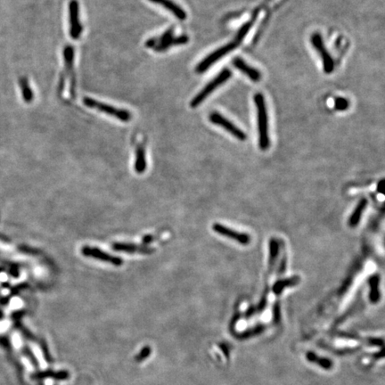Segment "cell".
I'll return each instance as SVG.
<instances>
[{"instance_id":"obj_20","label":"cell","mask_w":385,"mask_h":385,"mask_svg":"<svg viewBox=\"0 0 385 385\" xmlns=\"http://www.w3.org/2000/svg\"><path fill=\"white\" fill-rule=\"evenodd\" d=\"M378 284H379V278L377 277H374L371 279L370 281V284H371V293H370V301L373 303H377L379 301V291H378Z\"/></svg>"},{"instance_id":"obj_28","label":"cell","mask_w":385,"mask_h":385,"mask_svg":"<svg viewBox=\"0 0 385 385\" xmlns=\"http://www.w3.org/2000/svg\"><path fill=\"white\" fill-rule=\"evenodd\" d=\"M384 184H385V180H381L379 186L377 187V190L379 191V193H381V194L384 193Z\"/></svg>"},{"instance_id":"obj_15","label":"cell","mask_w":385,"mask_h":385,"mask_svg":"<svg viewBox=\"0 0 385 385\" xmlns=\"http://www.w3.org/2000/svg\"><path fill=\"white\" fill-rule=\"evenodd\" d=\"M188 41H189V38L186 35H181L180 37H172L168 41L162 43V44H159V45L155 46V51L164 52L166 50H168L171 46L185 45Z\"/></svg>"},{"instance_id":"obj_18","label":"cell","mask_w":385,"mask_h":385,"mask_svg":"<svg viewBox=\"0 0 385 385\" xmlns=\"http://www.w3.org/2000/svg\"><path fill=\"white\" fill-rule=\"evenodd\" d=\"M366 205H367V200L366 199H362V200L360 201L359 204L357 206V208L353 211L352 215L349 218V226H351V227H354V226H357L360 223L361 216H362V213L365 211Z\"/></svg>"},{"instance_id":"obj_22","label":"cell","mask_w":385,"mask_h":385,"mask_svg":"<svg viewBox=\"0 0 385 385\" xmlns=\"http://www.w3.org/2000/svg\"><path fill=\"white\" fill-rule=\"evenodd\" d=\"M299 282L298 278H291V279H287V280H282L279 281L275 284L274 287V291L276 293H280L282 292L283 290L285 287H287L289 285H293Z\"/></svg>"},{"instance_id":"obj_3","label":"cell","mask_w":385,"mask_h":385,"mask_svg":"<svg viewBox=\"0 0 385 385\" xmlns=\"http://www.w3.org/2000/svg\"><path fill=\"white\" fill-rule=\"evenodd\" d=\"M83 103L87 107L96 109V110L100 111L102 113H106L108 115L114 117V118L118 119V120L122 121V122H129L132 118L131 113L128 112L127 110L118 109V108L113 107L112 105H109V104H106V103H100V102H98V101H96L95 99H92V98H84L83 99Z\"/></svg>"},{"instance_id":"obj_25","label":"cell","mask_w":385,"mask_h":385,"mask_svg":"<svg viewBox=\"0 0 385 385\" xmlns=\"http://www.w3.org/2000/svg\"><path fill=\"white\" fill-rule=\"evenodd\" d=\"M263 330H264V326H263V325H259V326H257L255 328L248 330L246 332L243 333V334H240L239 337L242 338V339H246V338H249V337L253 336V335L261 334Z\"/></svg>"},{"instance_id":"obj_16","label":"cell","mask_w":385,"mask_h":385,"mask_svg":"<svg viewBox=\"0 0 385 385\" xmlns=\"http://www.w3.org/2000/svg\"><path fill=\"white\" fill-rule=\"evenodd\" d=\"M145 149L144 145L139 144L136 150V162H135V170L137 173L142 174L146 169V158H145Z\"/></svg>"},{"instance_id":"obj_13","label":"cell","mask_w":385,"mask_h":385,"mask_svg":"<svg viewBox=\"0 0 385 385\" xmlns=\"http://www.w3.org/2000/svg\"><path fill=\"white\" fill-rule=\"evenodd\" d=\"M154 4L163 6L165 9L170 11V13L173 14V16L178 18L180 21H184L186 19V13L183 10L180 5H177L172 0H149Z\"/></svg>"},{"instance_id":"obj_27","label":"cell","mask_w":385,"mask_h":385,"mask_svg":"<svg viewBox=\"0 0 385 385\" xmlns=\"http://www.w3.org/2000/svg\"><path fill=\"white\" fill-rule=\"evenodd\" d=\"M41 349L42 353L44 355V357H45L46 361H47L48 363L52 362L51 356H50V353H49V351H48V349H47L46 344H41Z\"/></svg>"},{"instance_id":"obj_9","label":"cell","mask_w":385,"mask_h":385,"mask_svg":"<svg viewBox=\"0 0 385 385\" xmlns=\"http://www.w3.org/2000/svg\"><path fill=\"white\" fill-rule=\"evenodd\" d=\"M212 227H213V230H214L216 233L220 234L221 236L228 237V238H230L232 240H235V241L238 242L239 243H241L243 245H246V244H248V243H250V241H251V237L248 236L247 234L232 230L230 228L223 226V225H221V224L216 223V224L213 225Z\"/></svg>"},{"instance_id":"obj_11","label":"cell","mask_w":385,"mask_h":385,"mask_svg":"<svg viewBox=\"0 0 385 385\" xmlns=\"http://www.w3.org/2000/svg\"><path fill=\"white\" fill-rule=\"evenodd\" d=\"M113 249L117 252L126 253H140V254H151L154 252V248L139 245L135 243H115L113 244Z\"/></svg>"},{"instance_id":"obj_6","label":"cell","mask_w":385,"mask_h":385,"mask_svg":"<svg viewBox=\"0 0 385 385\" xmlns=\"http://www.w3.org/2000/svg\"><path fill=\"white\" fill-rule=\"evenodd\" d=\"M69 23L70 36L72 40H79L82 32V25L80 19V4L77 0H71L69 4Z\"/></svg>"},{"instance_id":"obj_21","label":"cell","mask_w":385,"mask_h":385,"mask_svg":"<svg viewBox=\"0 0 385 385\" xmlns=\"http://www.w3.org/2000/svg\"><path fill=\"white\" fill-rule=\"evenodd\" d=\"M254 20H255V19H254V17H253L251 21H247L246 23H244L243 25L242 26L241 29L239 30L238 33H237V35H236L235 41L237 42L238 44H240V42L245 38L247 33L251 30V28H252V25H253Z\"/></svg>"},{"instance_id":"obj_26","label":"cell","mask_w":385,"mask_h":385,"mask_svg":"<svg viewBox=\"0 0 385 385\" xmlns=\"http://www.w3.org/2000/svg\"><path fill=\"white\" fill-rule=\"evenodd\" d=\"M25 351L26 355L28 356V358L31 360L32 365H33L35 367H39V365H39V361H38L36 358L34 357V355L32 354V352L30 350V349H26Z\"/></svg>"},{"instance_id":"obj_29","label":"cell","mask_w":385,"mask_h":385,"mask_svg":"<svg viewBox=\"0 0 385 385\" xmlns=\"http://www.w3.org/2000/svg\"></svg>"},{"instance_id":"obj_24","label":"cell","mask_w":385,"mask_h":385,"mask_svg":"<svg viewBox=\"0 0 385 385\" xmlns=\"http://www.w3.org/2000/svg\"><path fill=\"white\" fill-rule=\"evenodd\" d=\"M152 353V349L149 346H144L143 349H141V351L139 352V354L136 356V361L137 362H142L144 360H146L150 355Z\"/></svg>"},{"instance_id":"obj_5","label":"cell","mask_w":385,"mask_h":385,"mask_svg":"<svg viewBox=\"0 0 385 385\" xmlns=\"http://www.w3.org/2000/svg\"><path fill=\"white\" fill-rule=\"evenodd\" d=\"M310 41H311V44L313 45L314 47L317 49V51L319 52L320 57H322L324 72L326 74L332 73L334 69V60L331 57V55L329 54V52L325 48L322 36L318 32L313 33L312 36H311V39H310Z\"/></svg>"},{"instance_id":"obj_12","label":"cell","mask_w":385,"mask_h":385,"mask_svg":"<svg viewBox=\"0 0 385 385\" xmlns=\"http://www.w3.org/2000/svg\"><path fill=\"white\" fill-rule=\"evenodd\" d=\"M233 64L236 69H238L240 72L245 74L247 77L249 78L252 81L259 82L261 81L262 73L260 72V71H258L253 67L250 66L249 64H247L246 62H244L240 57L235 58L233 60Z\"/></svg>"},{"instance_id":"obj_2","label":"cell","mask_w":385,"mask_h":385,"mask_svg":"<svg viewBox=\"0 0 385 385\" xmlns=\"http://www.w3.org/2000/svg\"><path fill=\"white\" fill-rule=\"evenodd\" d=\"M231 76L232 72L229 69L225 68L224 70H222V72H220L218 74V76H216L211 82L207 84L204 88H203V90L199 94H197L195 96V98L191 101V107L195 108L197 107L198 105H200L201 103H203L206 98L211 95V93L213 92L223 83L228 81Z\"/></svg>"},{"instance_id":"obj_8","label":"cell","mask_w":385,"mask_h":385,"mask_svg":"<svg viewBox=\"0 0 385 385\" xmlns=\"http://www.w3.org/2000/svg\"><path fill=\"white\" fill-rule=\"evenodd\" d=\"M81 253L87 258H92L100 262H108L116 267H120L123 264L122 259L119 257L113 256L107 252H103L102 250L98 249L97 247L83 246Z\"/></svg>"},{"instance_id":"obj_17","label":"cell","mask_w":385,"mask_h":385,"mask_svg":"<svg viewBox=\"0 0 385 385\" xmlns=\"http://www.w3.org/2000/svg\"><path fill=\"white\" fill-rule=\"evenodd\" d=\"M306 359L310 363L318 365L319 366L322 367L323 369H331L334 366V363H333L332 360H329L327 358L319 357V355L314 353L312 351H308V352L306 353Z\"/></svg>"},{"instance_id":"obj_7","label":"cell","mask_w":385,"mask_h":385,"mask_svg":"<svg viewBox=\"0 0 385 385\" xmlns=\"http://www.w3.org/2000/svg\"><path fill=\"white\" fill-rule=\"evenodd\" d=\"M209 119H210L211 123L222 127L236 139L242 140V141H244L247 139L246 134L244 133L238 127H236L235 124L232 123L229 120H227L223 115H221V113H218V112H213L210 114Z\"/></svg>"},{"instance_id":"obj_4","label":"cell","mask_w":385,"mask_h":385,"mask_svg":"<svg viewBox=\"0 0 385 385\" xmlns=\"http://www.w3.org/2000/svg\"><path fill=\"white\" fill-rule=\"evenodd\" d=\"M238 45L239 44L234 41L226 44V46H222L221 48H219L218 50L211 53V55H209L208 57L204 58L197 65V67H196V72L197 73H203V72H206L213 63L218 62L222 57H225L228 53L233 51L236 47L238 46Z\"/></svg>"},{"instance_id":"obj_23","label":"cell","mask_w":385,"mask_h":385,"mask_svg":"<svg viewBox=\"0 0 385 385\" xmlns=\"http://www.w3.org/2000/svg\"><path fill=\"white\" fill-rule=\"evenodd\" d=\"M349 106V100L347 98H336L334 99V108L338 111H345Z\"/></svg>"},{"instance_id":"obj_1","label":"cell","mask_w":385,"mask_h":385,"mask_svg":"<svg viewBox=\"0 0 385 385\" xmlns=\"http://www.w3.org/2000/svg\"><path fill=\"white\" fill-rule=\"evenodd\" d=\"M254 103L256 105L258 113V127H259V142L261 149L265 151L269 146L268 138V119H267V107L265 98L262 93H258L254 96Z\"/></svg>"},{"instance_id":"obj_19","label":"cell","mask_w":385,"mask_h":385,"mask_svg":"<svg viewBox=\"0 0 385 385\" xmlns=\"http://www.w3.org/2000/svg\"><path fill=\"white\" fill-rule=\"evenodd\" d=\"M19 84H20L21 93H22V98L24 99V101L26 103H31L33 100V92L30 87L28 80L25 77L21 78L19 81Z\"/></svg>"},{"instance_id":"obj_14","label":"cell","mask_w":385,"mask_h":385,"mask_svg":"<svg viewBox=\"0 0 385 385\" xmlns=\"http://www.w3.org/2000/svg\"><path fill=\"white\" fill-rule=\"evenodd\" d=\"M70 377V374L65 370H60V371H54V370H46L41 372H37L36 374L32 375L33 379L36 380H43L51 378L54 380L64 381L68 380Z\"/></svg>"},{"instance_id":"obj_10","label":"cell","mask_w":385,"mask_h":385,"mask_svg":"<svg viewBox=\"0 0 385 385\" xmlns=\"http://www.w3.org/2000/svg\"><path fill=\"white\" fill-rule=\"evenodd\" d=\"M63 58L65 62V69H66L67 74L70 77L71 81V95L74 97L75 94V74H74V49L71 46H65L63 50Z\"/></svg>"}]
</instances>
